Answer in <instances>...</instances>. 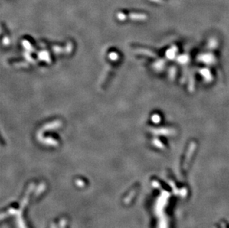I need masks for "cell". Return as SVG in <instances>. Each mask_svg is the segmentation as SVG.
<instances>
[{
    "mask_svg": "<svg viewBox=\"0 0 229 228\" xmlns=\"http://www.w3.org/2000/svg\"><path fill=\"white\" fill-rule=\"evenodd\" d=\"M200 74L204 77V79L207 81V82H210L212 79V76L210 70L207 68H203L202 70H200Z\"/></svg>",
    "mask_w": 229,
    "mask_h": 228,
    "instance_id": "cell-2",
    "label": "cell"
},
{
    "mask_svg": "<svg viewBox=\"0 0 229 228\" xmlns=\"http://www.w3.org/2000/svg\"><path fill=\"white\" fill-rule=\"evenodd\" d=\"M199 60L206 64H213L215 62V58L211 54H204L199 57Z\"/></svg>",
    "mask_w": 229,
    "mask_h": 228,
    "instance_id": "cell-1",
    "label": "cell"
},
{
    "mask_svg": "<svg viewBox=\"0 0 229 228\" xmlns=\"http://www.w3.org/2000/svg\"><path fill=\"white\" fill-rule=\"evenodd\" d=\"M188 59H189L188 56L184 54V55L180 56V57H179V59H178V61H179V62H180V63L185 64V63H187L188 62Z\"/></svg>",
    "mask_w": 229,
    "mask_h": 228,
    "instance_id": "cell-3",
    "label": "cell"
},
{
    "mask_svg": "<svg viewBox=\"0 0 229 228\" xmlns=\"http://www.w3.org/2000/svg\"><path fill=\"white\" fill-rule=\"evenodd\" d=\"M217 45V41H216L215 39H211L210 42H209V44H208V47H210L211 49H213V48H214V47Z\"/></svg>",
    "mask_w": 229,
    "mask_h": 228,
    "instance_id": "cell-4",
    "label": "cell"
}]
</instances>
